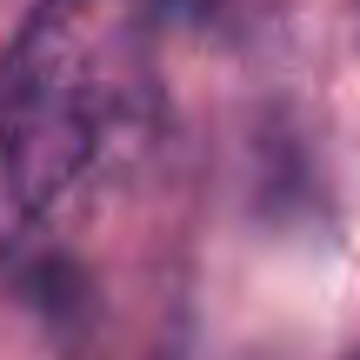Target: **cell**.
I'll return each instance as SVG.
<instances>
[{
    "instance_id": "7a4b0ae2",
    "label": "cell",
    "mask_w": 360,
    "mask_h": 360,
    "mask_svg": "<svg viewBox=\"0 0 360 360\" xmlns=\"http://www.w3.org/2000/svg\"><path fill=\"white\" fill-rule=\"evenodd\" d=\"M193 7H207V13H227V7H240V0H193Z\"/></svg>"
},
{
    "instance_id": "6da1fadb",
    "label": "cell",
    "mask_w": 360,
    "mask_h": 360,
    "mask_svg": "<svg viewBox=\"0 0 360 360\" xmlns=\"http://www.w3.org/2000/svg\"><path fill=\"white\" fill-rule=\"evenodd\" d=\"M160 127L154 0H34L0 53V187L47 227Z\"/></svg>"
}]
</instances>
